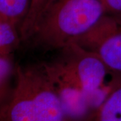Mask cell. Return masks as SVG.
<instances>
[{
	"label": "cell",
	"instance_id": "cell-7",
	"mask_svg": "<svg viewBox=\"0 0 121 121\" xmlns=\"http://www.w3.org/2000/svg\"><path fill=\"white\" fill-rule=\"evenodd\" d=\"M11 54L0 55V110L8 102L13 90L11 80L16 74Z\"/></svg>",
	"mask_w": 121,
	"mask_h": 121
},
{
	"label": "cell",
	"instance_id": "cell-4",
	"mask_svg": "<svg viewBox=\"0 0 121 121\" xmlns=\"http://www.w3.org/2000/svg\"><path fill=\"white\" fill-rule=\"evenodd\" d=\"M72 44L98 57L112 72L121 75V16L104 15Z\"/></svg>",
	"mask_w": 121,
	"mask_h": 121
},
{
	"label": "cell",
	"instance_id": "cell-1",
	"mask_svg": "<svg viewBox=\"0 0 121 121\" xmlns=\"http://www.w3.org/2000/svg\"><path fill=\"white\" fill-rule=\"evenodd\" d=\"M65 48L67 56L44 64L62 102L71 108L90 104L97 109L121 82L108 81L113 72L98 57L73 44Z\"/></svg>",
	"mask_w": 121,
	"mask_h": 121
},
{
	"label": "cell",
	"instance_id": "cell-3",
	"mask_svg": "<svg viewBox=\"0 0 121 121\" xmlns=\"http://www.w3.org/2000/svg\"><path fill=\"white\" fill-rule=\"evenodd\" d=\"M105 14L100 0H56L30 39L47 50L65 48L86 35Z\"/></svg>",
	"mask_w": 121,
	"mask_h": 121
},
{
	"label": "cell",
	"instance_id": "cell-9",
	"mask_svg": "<svg viewBox=\"0 0 121 121\" xmlns=\"http://www.w3.org/2000/svg\"><path fill=\"white\" fill-rule=\"evenodd\" d=\"M20 40L18 27L0 16V55L11 54Z\"/></svg>",
	"mask_w": 121,
	"mask_h": 121
},
{
	"label": "cell",
	"instance_id": "cell-5",
	"mask_svg": "<svg viewBox=\"0 0 121 121\" xmlns=\"http://www.w3.org/2000/svg\"><path fill=\"white\" fill-rule=\"evenodd\" d=\"M56 0H30L28 12L19 28L20 39H31L40 22Z\"/></svg>",
	"mask_w": 121,
	"mask_h": 121
},
{
	"label": "cell",
	"instance_id": "cell-8",
	"mask_svg": "<svg viewBox=\"0 0 121 121\" xmlns=\"http://www.w3.org/2000/svg\"><path fill=\"white\" fill-rule=\"evenodd\" d=\"M30 0H0V16L20 28L27 15Z\"/></svg>",
	"mask_w": 121,
	"mask_h": 121
},
{
	"label": "cell",
	"instance_id": "cell-6",
	"mask_svg": "<svg viewBox=\"0 0 121 121\" xmlns=\"http://www.w3.org/2000/svg\"><path fill=\"white\" fill-rule=\"evenodd\" d=\"M91 121H121V82L95 110Z\"/></svg>",
	"mask_w": 121,
	"mask_h": 121
},
{
	"label": "cell",
	"instance_id": "cell-10",
	"mask_svg": "<svg viewBox=\"0 0 121 121\" xmlns=\"http://www.w3.org/2000/svg\"><path fill=\"white\" fill-rule=\"evenodd\" d=\"M106 13L121 16V0H100Z\"/></svg>",
	"mask_w": 121,
	"mask_h": 121
},
{
	"label": "cell",
	"instance_id": "cell-2",
	"mask_svg": "<svg viewBox=\"0 0 121 121\" xmlns=\"http://www.w3.org/2000/svg\"><path fill=\"white\" fill-rule=\"evenodd\" d=\"M0 121H74L44 64L17 67L8 102L0 110Z\"/></svg>",
	"mask_w": 121,
	"mask_h": 121
}]
</instances>
